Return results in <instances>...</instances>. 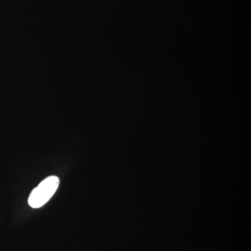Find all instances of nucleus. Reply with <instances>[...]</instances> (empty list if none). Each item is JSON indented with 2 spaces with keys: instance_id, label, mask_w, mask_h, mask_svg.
Segmentation results:
<instances>
[{
  "instance_id": "obj_1",
  "label": "nucleus",
  "mask_w": 251,
  "mask_h": 251,
  "mask_svg": "<svg viewBox=\"0 0 251 251\" xmlns=\"http://www.w3.org/2000/svg\"><path fill=\"white\" fill-rule=\"evenodd\" d=\"M59 179L50 176L43 180L37 187L31 191L28 204L32 208H40L49 202L59 187Z\"/></svg>"
}]
</instances>
